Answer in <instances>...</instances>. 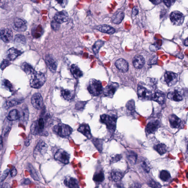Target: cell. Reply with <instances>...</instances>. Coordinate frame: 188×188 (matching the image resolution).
Masks as SVG:
<instances>
[{"label": "cell", "instance_id": "obj_37", "mask_svg": "<svg viewBox=\"0 0 188 188\" xmlns=\"http://www.w3.org/2000/svg\"><path fill=\"white\" fill-rule=\"evenodd\" d=\"M154 149L160 155H163L167 151V147L165 144L161 143L155 146Z\"/></svg>", "mask_w": 188, "mask_h": 188}, {"label": "cell", "instance_id": "obj_47", "mask_svg": "<svg viewBox=\"0 0 188 188\" xmlns=\"http://www.w3.org/2000/svg\"><path fill=\"white\" fill-rule=\"evenodd\" d=\"M51 27L52 29L55 31L58 30L60 28V24L57 22L55 20H53L51 22Z\"/></svg>", "mask_w": 188, "mask_h": 188}, {"label": "cell", "instance_id": "obj_29", "mask_svg": "<svg viewBox=\"0 0 188 188\" xmlns=\"http://www.w3.org/2000/svg\"><path fill=\"white\" fill-rule=\"evenodd\" d=\"M151 100L160 104H163L165 101V95L163 92H156L153 94Z\"/></svg>", "mask_w": 188, "mask_h": 188}, {"label": "cell", "instance_id": "obj_38", "mask_svg": "<svg viewBox=\"0 0 188 188\" xmlns=\"http://www.w3.org/2000/svg\"><path fill=\"white\" fill-rule=\"evenodd\" d=\"M140 165L143 170L146 173H148L150 171V164L147 159H144L142 160L141 161Z\"/></svg>", "mask_w": 188, "mask_h": 188}, {"label": "cell", "instance_id": "obj_41", "mask_svg": "<svg viewBox=\"0 0 188 188\" xmlns=\"http://www.w3.org/2000/svg\"><path fill=\"white\" fill-rule=\"evenodd\" d=\"M171 177L170 174L168 171L165 170H163L160 173V178L165 182H168Z\"/></svg>", "mask_w": 188, "mask_h": 188}, {"label": "cell", "instance_id": "obj_5", "mask_svg": "<svg viewBox=\"0 0 188 188\" xmlns=\"http://www.w3.org/2000/svg\"><path fill=\"white\" fill-rule=\"evenodd\" d=\"M30 80V85L32 88L39 89L43 86L46 81V77L43 73L35 72Z\"/></svg>", "mask_w": 188, "mask_h": 188}, {"label": "cell", "instance_id": "obj_32", "mask_svg": "<svg viewBox=\"0 0 188 188\" xmlns=\"http://www.w3.org/2000/svg\"><path fill=\"white\" fill-rule=\"evenodd\" d=\"M70 71L73 76L76 79L81 78L83 76L82 71L75 64H73L71 66Z\"/></svg>", "mask_w": 188, "mask_h": 188}, {"label": "cell", "instance_id": "obj_24", "mask_svg": "<svg viewBox=\"0 0 188 188\" xmlns=\"http://www.w3.org/2000/svg\"><path fill=\"white\" fill-rule=\"evenodd\" d=\"M169 120L170 126L172 128H178L182 124V121L175 114L170 115L169 116Z\"/></svg>", "mask_w": 188, "mask_h": 188}, {"label": "cell", "instance_id": "obj_27", "mask_svg": "<svg viewBox=\"0 0 188 188\" xmlns=\"http://www.w3.org/2000/svg\"><path fill=\"white\" fill-rule=\"evenodd\" d=\"M22 52L15 48L10 49L7 53L8 58L10 60L13 61L22 54Z\"/></svg>", "mask_w": 188, "mask_h": 188}, {"label": "cell", "instance_id": "obj_46", "mask_svg": "<svg viewBox=\"0 0 188 188\" xmlns=\"http://www.w3.org/2000/svg\"><path fill=\"white\" fill-rule=\"evenodd\" d=\"M20 102H18V101L12 100L10 101H8L6 102V106L8 108L11 107H13V106H15L18 105L20 104Z\"/></svg>", "mask_w": 188, "mask_h": 188}, {"label": "cell", "instance_id": "obj_15", "mask_svg": "<svg viewBox=\"0 0 188 188\" xmlns=\"http://www.w3.org/2000/svg\"><path fill=\"white\" fill-rule=\"evenodd\" d=\"M118 83L111 82L106 87L104 90V95L107 96H111L114 95L116 90L119 88Z\"/></svg>", "mask_w": 188, "mask_h": 188}, {"label": "cell", "instance_id": "obj_11", "mask_svg": "<svg viewBox=\"0 0 188 188\" xmlns=\"http://www.w3.org/2000/svg\"><path fill=\"white\" fill-rule=\"evenodd\" d=\"M31 102L33 107L35 109L39 110L42 108L43 105V100L41 94H34L31 98Z\"/></svg>", "mask_w": 188, "mask_h": 188}, {"label": "cell", "instance_id": "obj_8", "mask_svg": "<svg viewBox=\"0 0 188 188\" xmlns=\"http://www.w3.org/2000/svg\"><path fill=\"white\" fill-rule=\"evenodd\" d=\"M184 93L183 90L180 89H176L170 91L167 95L169 99L174 101L179 102L183 99Z\"/></svg>", "mask_w": 188, "mask_h": 188}, {"label": "cell", "instance_id": "obj_56", "mask_svg": "<svg viewBox=\"0 0 188 188\" xmlns=\"http://www.w3.org/2000/svg\"><path fill=\"white\" fill-rule=\"evenodd\" d=\"M31 182L29 179H25L24 181V184H26V185H28L30 184Z\"/></svg>", "mask_w": 188, "mask_h": 188}, {"label": "cell", "instance_id": "obj_6", "mask_svg": "<svg viewBox=\"0 0 188 188\" xmlns=\"http://www.w3.org/2000/svg\"><path fill=\"white\" fill-rule=\"evenodd\" d=\"M170 21L174 25L180 26L182 25L184 20V15L178 11L172 12L170 15Z\"/></svg>", "mask_w": 188, "mask_h": 188}, {"label": "cell", "instance_id": "obj_52", "mask_svg": "<svg viewBox=\"0 0 188 188\" xmlns=\"http://www.w3.org/2000/svg\"><path fill=\"white\" fill-rule=\"evenodd\" d=\"M60 6L64 8L67 6L69 0H55Z\"/></svg>", "mask_w": 188, "mask_h": 188}, {"label": "cell", "instance_id": "obj_17", "mask_svg": "<svg viewBox=\"0 0 188 188\" xmlns=\"http://www.w3.org/2000/svg\"><path fill=\"white\" fill-rule=\"evenodd\" d=\"M54 18L55 20L59 23L62 24L67 22L69 18V15L67 12L63 10L57 12L55 15Z\"/></svg>", "mask_w": 188, "mask_h": 188}, {"label": "cell", "instance_id": "obj_4", "mask_svg": "<svg viewBox=\"0 0 188 188\" xmlns=\"http://www.w3.org/2000/svg\"><path fill=\"white\" fill-rule=\"evenodd\" d=\"M88 90L93 96H97L100 95L103 91L102 83L99 80L95 79H91L89 83Z\"/></svg>", "mask_w": 188, "mask_h": 188}, {"label": "cell", "instance_id": "obj_25", "mask_svg": "<svg viewBox=\"0 0 188 188\" xmlns=\"http://www.w3.org/2000/svg\"><path fill=\"white\" fill-rule=\"evenodd\" d=\"M64 183L67 187L71 188H79V183L77 179L72 177H66Z\"/></svg>", "mask_w": 188, "mask_h": 188}, {"label": "cell", "instance_id": "obj_45", "mask_svg": "<svg viewBox=\"0 0 188 188\" xmlns=\"http://www.w3.org/2000/svg\"><path fill=\"white\" fill-rule=\"evenodd\" d=\"M122 157L123 156L121 155L116 154L111 157L110 160V163H113L118 162L121 159Z\"/></svg>", "mask_w": 188, "mask_h": 188}, {"label": "cell", "instance_id": "obj_55", "mask_svg": "<svg viewBox=\"0 0 188 188\" xmlns=\"http://www.w3.org/2000/svg\"><path fill=\"white\" fill-rule=\"evenodd\" d=\"M149 1L154 5H158L163 2V0H149Z\"/></svg>", "mask_w": 188, "mask_h": 188}, {"label": "cell", "instance_id": "obj_21", "mask_svg": "<svg viewBox=\"0 0 188 188\" xmlns=\"http://www.w3.org/2000/svg\"><path fill=\"white\" fill-rule=\"evenodd\" d=\"M145 60L144 57L140 55H136L134 57L133 64L136 69H140L143 67L145 64Z\"/></svg>", "mask_w": 188, "mask_h": 188}, {"label": "cell", "instance_id": "obj_42", "mask_svg": "<svg viewBox=\"0 0 188 188\" xmlns=\"http://www.w3.org/2000/svg\"><path fill=\"white\" fill-rule=\"evenodd\" d=\"M127 109L129 111H133L135 109V102L133 100H130L127 102L126 104Z\"/></svg>", "mask_w": 188, "mask_h": 188}, {"label": "cell", "instance_id": "obj_31", "mask_svg": "<svg viewBox=\"0 0 188 188\" xmlns=\"http://www.w3.org/2000/svg\"><path fill=\"white\" fill-rule=\"evenodd\" d=\"M27 168L28 169L30 173L31 177L34 179L35 180L40 181L41 180L39 173L34 168L32 165L31 163H29L28 165Z\"/></svg>", "mask_w": 188, "mask_h": 188}, {"label": "cell", "instance_id": "obj_40", "mask_svg": "<svg viewBox=\"0 0 188 188\" xmlns=\"http://www.w3.org/2000/svg\"><path fill=\"white\" fill-rule=\"evenodd\" d=\"M92 141V143L95 147L96 148L97 150L100 152H101L102 149V145H103L102 141L101 139L96 138L93 139Z\"/></svg>", "mask_w": 188, "mask_h": 188}, {"label": "cell", "instance_id": "obj_36", "mask_svg": "<svg viewBox=\"0 0 188 188\" xmlns=\"http://www.w3.org/2000/svg\"><path fill=\"white\" fill-rule=\"evenodd\" d=\"M93 179L95 182L98 183H100L103 182L104 179V175L103 170H101L96 172L94 175Z\"/></svg>", "mask_w": 188, "mask_h": 188}, {"label": "cell", "instance_id": "obj_3", "mask_svg": "<svg viewBox=\"0 0 188 188\" xmlns=\"http://www.w3.org/2000/svg\"><path fill=\"white\" fill-rule=\"evenodd\" d=\"M53 130L59 136L65 137L69 136L72 133V129L69 125L62 123L54 126Z\"/></svg>", "mask_w": 188, "mask_h": 188}, {"label": "cell", "instance_id": "obj_57", "mask_svg": "<svg viewBox=\"0 0 188 188\" xmlns=\"http://www.w3.org/2000/svg\"><path fill=\"white\" fill-rule=\"evenodd\" d=\"M184 44L186 46H188V37L184 41Z\"/></svg>", "mask_w": 188, "mask_h": 188}, {"label": "cell", "instance_id": "obj_34", "mask_svg": "<svg viewBox=\"0 0 188 188\" xmlns=\"http://www.w3.org/2000/svg\"><path fill=\"white\" fill-rule=\"evenodd\" d=\"M62 95V97L68 101L72 100L74 98V92L72 90L64 89L62 90L61 91Z\"/></svg>", "mask_w": 188, "mask_h": 188}, {"label": "cell", "instance_id": "obj_23", "mask_svg": "<svg viewBox=\"0 0 188 188\" xmlns=\"http://www.w3.org/2000/svg\"><path fill=\"white\" fill-rule=\"evenodd\" d=\"M96 29L101 32L109 34H114L116 32V29L106 24L97 26Z\"/></svg>", "mask_w": 188, "mask_h": 188}, {"label": "cell", "instance_id": "obj_13", "mask_svg": "<svg viewBox=\"0 0 188 188\" xmlns=\"http://www.w3.org/2000/svg\"><path fill=\"white\" fill-rule=\"evenodd\" d=\"M137 94L139 99L144 100H151L153 95L150 91L140 86L137 88Z\"/></svg>", "mask_w": 188, "mask_h": 188}, {"label": "cell", "instance_id": "obj_12", "mask_svg": "<svg viewBox=\"0 0 188 188\" xmlns=\"http://www.w3.org/2000/svg\"><path fill=\"white\" fill-rule=\"evenodd\" d=\"M45 62L48 69L52 72H56L57 62L54 57L50 55H47L45 57Z\"/></svg>", "mask_w": 188, "mask_h": 188}, {"label": "cell", "instance_id": "obj_33", "mask_svg": "<svg viewBox=\"0 0 188 188\" xmlns=\"http://www.w3.org/2000/svg\"><path fill=\"white\" fill-rule=\"evenodd\" d=\"M137 154L132 151H128L126 153V158L130 164L135 165L137 159Z\"/></svg>", "mask_w": 188, "mask_h": 188}, {"label": "cell", "instance_id": "obj_10", "mask_svg": "<svg viewBox=\"0 0 188 188\" xmlns=\"http://www.w3.org/2000/svg\"><path fill=\"white\" fill-rule=\"evenodd\" d=\"M48 146L47 144L43 141H40L38 143L34 151L33 156L35 158H36L38 154L43 156L46 154L48 150Z\"/></svg>", "mask_w": 188, "mask_h": 188}, {"label": "cell", "instance_id": "obj_39", "mask_svg": "<svg viewBox=\"0 0 188 188\" xmlns=\"http://www.w3.org/2000/svg\"><path fill=\"white\" fill-rule=\"evenodd\" d=\"M104 43V42L101 40H99L96 42L93 46V50L95 54L97 55L98 53L99 50L103 46Z\"/></svg>", "mask_w": 188, "mask_h": 188}, {"label": "cell", "instance_id": "obj_28", "mask_svg": "<svg viewBox=\"0 0 188 188\" xmlns=\"http://www.w3.org/2000/svg\"><path fill=\"white\" fill-rule=\"evenodd\" d=\"M125 17L124 13L122 11L116 12L111 18V22L114 24H119L122 22Z\"/></svg>", "mask_w": 188, "mask_h": 188}, {"label": "cell", "instance_id": "obj_51", "mask_svg": "<svg viewBox=\"0 0 188 188\" xmlns=\"http://www.w3.org/2000/svg\"><path fill=\"white\" fill-rule=\"evenodd\" d=\"M10 62L8 60H3L1 65V68L2 70H3L6 68L7 67L10 65Z\"/></svg>", "mask_w": 188, "mask_h": 188}, {"label": "cell", "instance_id": "obj_44", "mask_svg": "<svg viewBox=\"0 0 188 188\" xmlns=\"http://www.w3.org/2000/svg\"><path fill=\"white\" fill-rule=\"evenodd\" d=\"M15 38V42L17 43H21L24 44L25 43V39L24 36L22 35H17Z\"/></svg>", "mask_w": 188, "mask_h": 188}, {"label": "cell", "instance_id": "obj_19", "mask_svg": "<svg viewBox=\"0 0 188 188\" xmlns=\"http://www.w3.org/2000/svg\"><path fill=\"white\" fill-rule=\"evenodd\" d=\"M116 67L121 72L125 73L128 71L129 65L128 62L123 59H118L115 62Z\"/></svg>", "mask_w": 188, "mask_h": 188}, {"label": "cell", "instance_id": "obj_18", "mask_svg": "<svg viewBox=\"0 0 188 188\" xmlns=\"http://www.w3.org/2000/svg\"><path fill=\"white\" fill-rule=\"evenodd\" d=\"M160 126V123L158 120H155L148 123L146 126V131L149 134H153L156 132Z\"/></svg>", "mask_w": 188, "mask_h": 188}, {"label": "cell", "instance_id": "obj_7", "mask_svg": "<svg viewBox=\"0 0 188 188\" xmlns=\"http://www.w3.org/2000/svg\"><path fill=\"white\" fill-rule=\"evenodd\" d=\"M54 157L56 161L66 164L69 163L70 156V155L64 149H60L55 153Z\"/></svg>", "mask_w": 188, "mask_h": 188}, {"label": "cell", "instance_id": "obj_22", "mask_svg": "<svg viewBox=\"0 0 188 188\" xmlns=\"http://www.w3.org/2000/svg\"><path fill=\"white\" fill-rule=\"evenodd\" d=\"M123 174L122 172L119 170H113L110 172L109 176V180L115 182H120L122 179Z\"/></svg>", "mask_w": 188, "mask_h": 188}, {"label": "cell", "instance_id": "obj_48", "mask_svg": "<svg viewBox=\"0 0 188 188\" xmlns=\"http://www.w3.org/2000/svg\"><path fill=\"white\" fill-rule=\"evenodd\" d=\"M176 0H163V2L168 8H170L175 2Z\"/></svg>", "mask_w": 188, "mask_h": 188}, {"label": "cell", "instance_id": "obj_30", "mask_svg": "<svg viewBox=\"0 0 188 188\" xmlns=\"http://www.w3.org/2000/svg\"><path fill=\"white\" fill-rule=\"evenodd\" d=\"M21 68L28 75L32 76L36 72L32 66L27 62L22 64L21 65Z\"/></svg>", "mask_w": 188, "mask_h": 188}, {"label": "cell", "instance_id": "obj_35", "mask_svg": "<svg viewBox=\"0 0 188 188\" xmlns=\"http://www.w3.org/2000/svg\"><path fill=\"white\" fill-rule=\"evenodd\" d=\"M20 112L16 109H13L10 111L7 117L8 121H16L20 118Z\"/></svg>", "mask_w": 188, "mask_h": 188}, {"label": "cell", "instance_id": "obj_2", "mask_svg": "<svg viewBox=\"0 0 188 188\" xmlns=\"http://www.w3.org/2000/svg\"><path fill=\"white\" fill-rule=\"evenodd\" d=\"M117 117L116 116L103 114L100 116V121L106 125L107 129L111 132L115 131Z\"/></svg>", "mask_w": 188, "mask_h": 188}, {"label": "cell", "instance_id": "obj_54", "mask_svg": "<svg viewBox=\"0 0 188 188\" xmlns=\"http://www.w3.org/2000/svg\"><path fill=\"white\" fill-rule=\"evenodd\" d=\"M17 171L16 169L14 167L10 172V175L12 177H15L17 175Z\"/></svg>", "mask_w": 188, "mask_h": 188}, {"label": "cell", "instance_id": "obj_50", "mask_svg": "<svg viewBox=\"0 0 188 188\" xmlns=\"http://www.w3.org/2000/svg\"><path fill=\"white\" fill-rule=\"evenodd\" d=\"M4 85L5 87L8 88L10 91L12 92L13 91V87L12 86V83L7 80H5L4 81Z\"/></svg>", "mask_w": 188, "mask_h": 188}, {"label": "cell", "instance_id": "obj_20", "mask_svg": "<svg viewBox=\"0 0 188 188\" xmlns=\"http://www.w3.org/2000/svg\"><path fill=\"white\" fill-rule=\"evenodd\" d=\"M29 113L28 108L27 107L22 108L21 111L20 112V121L21 123L24 125H27L29 121Z\"/></svg>", "mask_w": 188, "mask_h": 188}, {"label": "cell", "instance_id": "obj_58", "mask_svg": "<svg viewBox=\"0 0 188 188\" xmlns=\"http://www.w3.org/2000/svg\"><path fill=\"white\" fill-rule=\"evenodd\" d=\"M3 141H2V136H1V150L2 149V147H3Z\"/></svg>", "mask_w": 188, "mask_h": 188}, {"label": "cell", "instance_id": "obj_49", "mask_svg": "<svg viewBox=\"0 0 188 188\" xmlns=\"http://www.w3.org/2000/svg\"><path fill=\"white\" fill-rule=\"evenodd\" d=\"M10 172V170L8 169H7L6 170H5L4 172H3L2 175L1 176V183L4 181L5 179L7 178V177L8 176V174H9Z\"/></svg>", "mask_w": 188, "mask_h": 188}, {"label": "cell", "instance_id": "obj_26", "mask_svg": "<svg viewBox=\"0 0 188 188\" xmlns=\"http://www.w3.org/2000/svg\"><path fill=\"white\" fill-rule=\"evenodd\" d=\"M78 131L86 136L87 138L90 139L92 137L90 128L88 124H83L78 129Z\"/></svg>", "mask_w": 188, "mask_h": 188}, {"label": "cell", "instance_id": "obj_43", "mask_svg": "<svg viewBox=\"0 0 188 188\" xmlns=\"http://www.w3.org/2000/svg\"><path fill=\"white\" fill-rule=\"evenodd\" d=\"M148 185L149 187L152 188H161V186L159 183L156 182L153 180H151L148 182Z\"/></svg>", "mask_w": 188, "mask_h": 188}, {"label": "cell", "instance_id": "obj_1", "mask_svg": "<svg viewBox=\"0 0 188 188\" xmlns=\"http://www.w3.org/2000/svg\"><path fill=\"white\" fill-rule=\"evenodd\" d=\"M45 121L42 118H40L33 122L30 127L31 133L34 135L48 136V132L45 129Z\"/></svg>", "mask_w": 188, "mask_h": 188}, {"label": "cell", "instance_id": "obj_9", "mask_svg": "<svg viewBox=\"0 0 188 188\" xmlns=\"http://www.w3.org/2000/svg\"><path fill=\"white\" fill-rule=\"evenodd\" d=\"M164 80L169 86H174L178 81V76L176 73L168 71L165 73Z\"/></svg>", "mask_w": 188, "mask_h": 188}, {"label": "cell", "instance_id": "obj_16", "mask_svg": "<svg viewBox=\"0 0 188 188\" xmlns=\"http://www.w3.org/2000/svg\"><path fill=\"white\" fill-rule=\"evenodd\" d=\"M1 37L5 43H9L13 39V32L11 29L8 28L2 29L1 31Z\"/></svg>", "mask_w": 188, "mask_h": 188}, {"label": "cell", "instance_id": "obj_53", "mask_svg": "<svg viewBox=\"0 0 188 188\" xmlns=\"http://www.w3.org/2000/svg\"><path fill=\"white\" fill-rule=\"evenodd\" d=\"M139 10L137 6H135L133 8L132 10V16L133 17H135L138 14Z\"/></svg>", "mask_w": 188, "mask_h": 188}, {"label": "cell", "instance_id": "obj_59", "mask_svg": "<svg viewBox=\"0 0 188 188\" xmlns=\"http://www.w3.org/2000/svg\"><path fill=\"white\" fill-rule=\"evenodd\" d=\"M186 177L188 179V172H187V174H186Z\"/></svg>", "mask_w": 188, "mask_h": 188}, {"label": "cell", "instance_id": "obj_14", "mask_svg": "<svg viewBox=\"0 0 188 188\" xmlns=\"http://www.w3.org/2000/svg\"><path fill=\"white\" fill-rule=\"evenodd\" d=\"M13 28L17 32H24L27 29V22L23 19L15 18L13 22Z\"/></svg>", "mask_w": 188, "mask_h": 188}]
</instances>
